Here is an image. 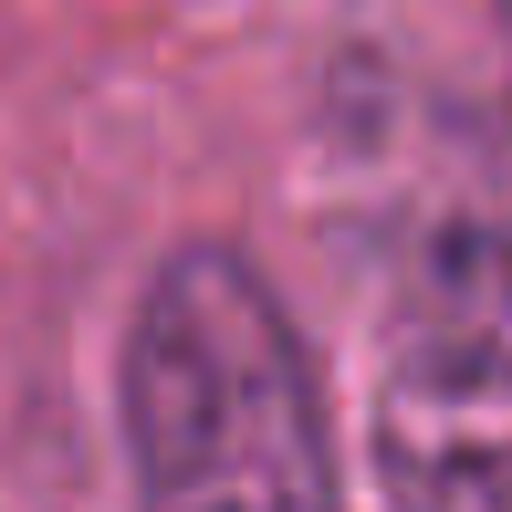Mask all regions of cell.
Instances as JSON below:
<instances>
[{"label": "cell", "mask_w": 512, "mask_h": 512, "mask_svg": "<svg viewBox=\"0 0 512 512\" xmlns=\"http://www.w3.org/2000/svg\"><path fill=\"white\" fill-rule=\"evenodd\" d=\"M115 450L126 512H345L324 366L241 241L147 262L115 345Z\"/></svg>", "instance_id": "1"}, {"label": "cell", "mask_w": 512, "mask_h": 512, "mask_svg": "<svg viewBox=\"0 0 512 512\" xmlns=\"http://www.w3.org/2000/svg\"><path fill=\"white\" fill-rule=\"evenodd\" d=\"M377 512H512V230L439 209L408 230L366 356Z\"/></svg>", "instance_id": "2"}]
</instances>
